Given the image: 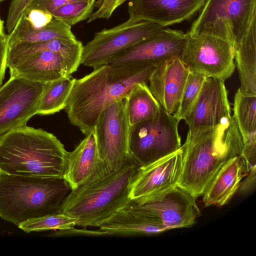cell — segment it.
Returning a JSON list of instances; mask_svg holds the SVG:
<instances>
[{
	"instance_id": "1",
	"label": "cell",
	"mask_w": 256,
	"mask_h": 256,
	"mask_svg": "<svg viewBox=\"0 0 256 256\" xmlns=\"http://www.w3.org/2000/svg\"><path fill=\"white\" fill-rule=\"evenodd\" d=\"M156 65L116 68L105 64L75 79L64 109L70 124L85 135L93 132L102 112L127 98L138 84L147 83Z\"/></svg>"
},
{
	"instance_id": "2",
	"label": "cell",
	"mask_w": 256,
	"mask_h": 256,
	"mask_svg": "<svg viewBox=\"0 0 256 256\" xmlns=\"http://www.w3.org/2000/svg\"><path fill=\"white\" fill-rule=\"evenodd\" d=\"M182 149V164L178 186L195 198L202 196L222 165L242 155V136L232 116L216 126L187 134Z\"/></svg>"
},
{
	"instance_id": "3",
	"label": "cell",
	"mask_w": 256,
	"mask_h": 256,
	"mask_svg": "<svg viewBox=\"0 0 256 256\" xmlns=\"http://www.w3.org/2000/svg\"><path fill=\"white\" fill-rule=\"evenodd\" d=\"M67 153L53 134L24 126L0 136V175L63 179Z\"/></svg>"
},
{
	"instance_id": "4",
	"label": "cell",
	"mask_w": 256,
	"mask_h": 256,
	"mask_svg": "<svg viewBox=\"0 0 256 256\" xmlns=\"http://www.w3.org/2000/svg\"><path fill=\"white\" fill-rule=\"evenodd\" d=\"M138 166L132 157L118 170L70 190L60 212L74 219L76 226L98 227L130 200V184Z\"/></svg>"
},
{
	"instance_id": "5",
	"label": "cell",
	"mask_w": 256,
	"mask_h": 256,
	"mask_svg": "<svg viewBox=\"0 0 256 256\" xmlns=\"http://www.w3.org/2000/svg\"><path fill=\"white\" fill-rule=\"evenodd\" d=\"M70 190L63 179L0 175V217L18 226L29 220L60 212Z\"/></svg>"
},
{
	"instance_id": "6",
	"label": "cell",
	"mask_w": 256,
	"mask_h": 256,
	"mask_svg": "<svg viewBox=\"0 0 256 256\" xmlns=\"http://www.w3.org/2000/svg\"><path fill=\"white\" fill-rule=\"evenodd\" d=\"M256 19V0H205L188 36L208 34L235 46Z\"/></svg>"
},
{
	"instance_id": "7",
	"label": "cell",
	"mask_w": 256,
	"mask_h": 256,
	"mask_svg": "<svg viewBox=\"0 0 256 256\" xmlns=\"http://www.w3.org/2000/svg\"><path fill=\"white\" fill-rule=\"evenodd\" d=\"M179 122L162 106L152 118L131 126L130 151L139 166L153 162L181 148Z\"/></svg>"
},
{
	"instance_id": "8",
	"label": "cell",
	"mask_w": 256,
	"mask_h": 256,
	"mask_svg": "<svg viewBox=\"0 0 256 256\" xmlns=\"http://www.w3.org/2000/svg\"><path fill=\"white\" fill-rule=\"evenodd\" d=\"M164 28L146 20L128 19L96 32L84 46L81 64L95 69L110 62L126 50L160 34Z\"/></svg>"
},
{
	"instance_id": "9",
	"label": "cell",
	"mask_w": 256,
	"mask_h": 256,
	"mask_svg": "<svg viewBox=\"0 0 256 256\" xmlns=\"http://www.w3.org/2000/svg\"><path fill=\"white\" fill-rule=\"evenodd\" d=\"M127 98L112 104L100 115L94 128L98 147L108 172L120 169L132 158Z\"/></svg>"
},
{
	"instance_id": "10",
	"label": "cell",
	"mask_w": 256,
	"mask_h": 256,
	"mask_svg": "<svg viewBox=\"0 0 256 256\" xmlns=\"http://www.w3.org/2000/svg\"><path fill=\"white\" fill-rule=\"evenodd\" d=\"M196 198L176 186L166 191L130 200L124 206L164 226L168 230L192 226L200 215Z\"/></svg>"
},
{
	"instance_id": "11",
	"label": "cell",
	"mask_w": 256,
	"mask_h": 256,
	"mask_svg": "<svg viewBox=\"0 0 256 256\" xmlns=\"http://www.w3.org/2000/svg\"><path fill=\"white\" fill-rule=\"evenodd\" d=\"M180 59L190 72L224 81L232 76L236 68L234 45L208 34H186Z\"/></svg>"
},
{
	"instance_id": "12",
	"label": "cell",
	"mask_w": 256,
	"mask_h": 256,
	"mask_svg": "<svg viewBox=\"0 0 256 256\" xmlns=\"http://www.w3.org/2000/svg\"><path fill=\"white\" fill-rule=\"evenodd\" d=\"M44 84L10 76L0 88V136L26 125L36 114Z\"/></svg>"
},
{
	"instance_id": "13",
	"label": "cell",
	"mask_w": 256,
	"mask_h": 256,
	"mask_svg": "<svg viewBox=\"0 0 256 256\" xmlns=\"http://www.w3.org/2000/svg\"><path fill=\"white\" fill-rule=\"evenodd\" d=\"M224 81L212 78L204 80L198 97L184 120L192 135L214 128L231 116Z\"/></svg>"
},
{
	"instance_id": "14",
	"label": "cell",
	"mask_w": 256,
	"mask_h": 256,
	"mask_svg": "<svg viewBox=\"0 0 256 256\" xmlns=\"http://www.w3.org/2000/svg\"><path fill=\"white\" fill-rule=\"evenodd\" d=\"M186 33L182 30L164 28L158 35L126 50L112 60V67L152 64H157L173 58H180Z\"/></svg>"
},
{
	"instance_id": "15",
	"label": "cell",
	"mask_w": 256,
	"mask_h": 256,
	"mask_svg": "<svg viewBox=\"0 0 256 256\" xmlns=\"http://www.w3.org/2000/svg\"><path fill=\"white\" fill-rule=\"evenodd\" d=\"M182 149L150 164L138 166L129 194L134 200L166 191L178 186L182 164Z\"/></svg>"
},
{
	"instance_id": "16",
	"label": "cell",
	"mask_w": 256,
	"mask_h": 256,
	"mask_svg": "<svg viewBox=\"0 0 256 256\" xmlns=\"http://www.w3.org/2000/svg\"><path fill=\"white\" fill-rule=\"evenodd\" d=\"M205 0H130L129 19L146 20L163 28L180 23L198 12Z\"/></svg>"
},
{
	"instance_id": "17",
	"label": "cell",
	"mask_w": 256,
	"mask_h": 256,
	"mask_svg": "<svg viewBox=\"0 0 256 256\" xmlns=\"http://www.w3.org/2000/svg\"><path fill=\"white\" fill-rule=\"evenodd\" d=\"M109 174L98 147L94 131L72 152H68L63 180L70 190Z\"/></svg>"
},
{
	"instance_id": "18",
	"label": "cell",
	"mask_w": 256,
	"mask_h": 256,
	"mask_svg": "<svg viewBox=\"0 0 256 256\" xmlns=\"http://www.w3.org/2000/svg\"><path fill=\"white\" fill-rule=\"evenodd\" d=\"M190 70L179 58L157 64L148 82L149 88L160 105L168 113L177 110Z\"/></svg>"
},
{
	"instance_id": "19",
	"label": "cell",
	"mask_w": 256,
	"mask_h": 256,
	"mask_svg": "<svg viewBox=\"0 0 256 256\" xmlns=\"http://www.w3.org/2000/svg\"><path fill=\"white\" fill-rule=\"evenodd\" d=\"M250 168L242 155L227 160L216 174L202 195L204 206L222 207L228 203Z\"/></svg>"
},
{
	"instance_id": "20",
	"label": "cell",
	"mask_w": 256,
	"mask_h": 256,
	"mask_svg": "<svg viewBox=\"0 0 256 256\" xmlns=\"http://www.w3.org/2000/svg\"><path fill=\"white\" fill-rule=\"evenodd\" d=\"M74 72L62 55L51 51L38 53L10 68V76L43 84L71 76Z\"/></svg>"
},
{
	"instance_id": "21",
	"label": "cell",
	"mask_w": 256,
	"mask_h": 256,
	"mask_svg": "<svg viewBox=\"0 0 256 256\" xmlns=\"http://www.w3.org/2000/svg\"><path fill=\"white\" fill-rule=\"evenodd\" d=\"M232 116L243 142L242 156L249 164L256 162V94H235Z\"/></svg>"
},
{
	"instance_id": "22",
	"label": "cell",
	"mask_w": 256,
	"mask_h": 256,
	"mask_svg": "<svg viewBox=\"0 0 256 256\" xmlns=\"http://www.w3.org/2000/svg\"><path fill=\"white\" fill-rule=\"evenodd\" d=\"M98 228L109 236L150 234L168 230L161 223L125 206L117 210Z\"/></svg>"
},
{
	"instance_id": "23",
	"label": "cell",
	"mask_w": 256,
	"mask_h": 256,
	"mask_svg": "<svg viewBox=\"0 0 256 256\" xmlns=\"http://www.w3.org/2000/svg\"><path fill=\"white\" fill-rule=\"evenodd\" d=\"M54 39L77 40L71 26L64 22L53 18L46 26L34 28L21 15L12 30L8 36V46L22 42H35Z\"/></svg>"
},
{
	"instance_id": "24",
	"label": "cell",
	"mask_w": 256,
	"mask_h": 256,
	"mask_svg": "<svg viewBox=\"0 0 256 256\" xmlns=\"http://www.w3.org/2000/svg\"><path fill=\"white\" fill-rule=\"evenodd\" d=\"M234 64L240 82L238 89L245 94H256V19L234 46Z\"/></svg>"
},
{
	"instance_id": "25",
	"label": "cell",
	"mask_w": 256,
	"mask_h": 256,
	"mask_svg": "<svg viewBox=\"0 0 256 256\" xmlns=\"http://www.w3.org/2000/svg\"><path fill=\"white\" fill-rule=\"evenodd\" d=\"M129 122L131 126L152 118L161 106L151 92L146 82L138 84L127 97Z\"/></svg>"
},
{
	"instance_id": "26",
	"label": "cell",
	"mask_w": 256,
	"mask_h": 256,
	"mask_svg": "<svg viewBox=\"0 0 256 256\" xmlns=\"http://www.w3.org/2000/svg\"><path fill=\"white\" fill-rule=\"evenodd\" d=\"M74 80L70 76L44 83L36 114L50 115L64 110Z\"/></svg>"
},
{
	"instance_id": "27",
	"label": "cell",
	"mask_w": 256,
	"mask_h": 256,
	"mask_svg": "<svg viewBox=\"0 0 256 256\" xmlns=\"http://www.w3.org/2000/svg\"><path fill=\"white\" fill-rule=\"evenodd\" d=\"M74 219L62 214L46 215L26 220L18 226V228L26 233L48 230H64L74 228Z\"/></svg>"
},
{
	"instance_id": "28",
	"label": "cell",
	"mask_w": 256,
	"mask_h": 256,
	"mask_svg": "<svg viewBox=\"0 0 256 256\" xmlns=\"http://www.w3.org/2000/svg\"><path fill=\"white\" fill-rule=\"evenodd\" d=\"M205 76L190 72L176 112L173 114L180 122L190 114L200 92Z\"/></svg>"
},
{
	"instance_id": "29",
	"label": "cell",
	"mask_w": 256,
	"mask_h": 256,
	"mask_svg": "<svg viewBox=\"0 0 256 256\" xmlns=\"http://www.w3.org/2000/svg\"><path fill=\"white\" fill-rule=\"evenodd\" d=\"M96 0H84L68 3L50 14L70 26L88 18L92 13Z\"/></svg>"
},
{
	"instance_id": "30",
	"label": "cell",
	"mask_w": 256,
	"mask_h": 256,
	"mask_svg": "<svg viewBox=\"0 0 256 256\" xmlns=\"http://www.w3.org/2000/svg\"><path fill=\"white\" fill-rule=\"evenodd\" d=\"M128 0H98L94 8L97 10L92 12L88 18V22L97 19H108L116 10Z\"/></svg>"
},
{
	"instance_id": "31",
	"label": "cell",
	"mask_w": 256,
	"mask_h": 256,
	"mask_svg": "<svg viewBox=\"0 0 256 256\" xmlns=\"http://www.w3.org/2000/svg\"><path fill=\"white\" fill-rule=\"evenodd\" d=\"M79 0H31L24 11L31 9H39L50 14L58 8L68 3Z\"/></svg>"
},
{
	"instance_id": "32",
	"label": "cell",
	"mask_w": 256,
	"mask_h": 256,
	"mask_svg": "<svg viewBox=\"0 0 256 256\" xmlns=\"http://www.w3.org/2000/svg\"><path fill=\"white\" fill-rule=\"evenodd\" d=\"M74 235L94 236H109L107 232L102 230L100 228L98 230H91L86 229H76L74 228L64 230H58L56 232L51 234L52 236H54Z\"/></svg>"
},
{
	"instance_id": "33",
	"label": "cell",
	"mask_w": 256,
	"mask_h": 256,
	"mask_svg": "<svg viewBox=\"0 0 256 256\" xmlns=\"http://www.w3.org/2000/svg\"><path fill=\"white\" fill-rule=\"evenodd\" d=\"M8 48V36L0 34V86L4 77Z\"/></svg>"
},
{
	"instance_id": "34",
	"label": "cell",
	"mask_w": 256,
	"mask_h": 256,
	"mask_svg": "<svg viewBox=\"0 0 256 256\" xmlns=\"http://www.w3.org/2000/svg\"><path fill=\"white\" fill-rule=\"evenodd\" d=\"M244 181H242L239 188L241 192H248L256 187V165L252 168Z\"/></svg>"
},
{
	"instance_id": "35",
	"label": "cell",
	"mask_w": 256,
	"mask_h": 256,
	"mask_svg": "<svg viewBox=\"0 0 256 256\" xmlns=\"http://www.w3.org/2000/svg\"><path fill=\"white\" fill-rule=\"evenodd\" d=\"M4 22L1 20L0 17V34H4Z\"/></svg>"
},
{
	"instance_id": "36",
	"label": "cell",
	"mask_w": 256,
	"mask_h": 256,
	"mask_svg": "<svg viewBox=\"0 0 256 256\" xmlns=\"http://www.w3.org/2000/svg\"><path fill=\"white\" fill-rule=\"evenodd\" d=\"M4 0H0V2H2Z\"/></svg>"
}]
</instances>
